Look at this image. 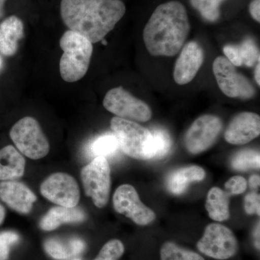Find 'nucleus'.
<instances>
[{
    "mask_svg": "<svg viewBox=\"0 0 260 260\" xmlns=\"http://www.w3.org/2000/svg\"><path fill=\"white\" fill-rule=\"evenodd\" d=\"M225 188L230 195L241 194L246 191L247 182L241 176H234L225 182Z\"/></svg>",
    "mask_w": 260,
    "mask_h": 260,
    "instance_id": "nucleus-30",
    "label": "nucleus"
},
{
    "mask_svg": "<svg viewBox=\"0 0 260 260\" xmlns=\"http://www.w3.org/2000/svg\"><path fill=\"white\" fill-rule=\"evenodd\" d=\"M24 37L23 21L11 15L0 23V54L11 56L16 54L18 42Z\"/></svg>",
    "mask_w": 260,
    "mask_h": 260,
    "instance_id": "nucleus-16",
    "label": "nucleus"
},
{
    "mask_svg": "<svg viewBox=\"0 0 260 260\" xmlns=\"http://www.w3.org/2000/svg\"><path fill=\"white\" fill-rule=\"evenodd\" d=\"M260 134V117L252 112H242L231 121L224 134L228 143L245 145Z\"/></svg>",
    "mask_w": 260,
    "mask_h": 260,
    "instance_id": "nucleus-14",
    "label": "nucleus"
},
{
    "mask_svg": "<svg viewBox=\"0 0 260 260\" xmlns=\"http://www.w3.org/2000/svg\"><path fill=\"white\" fill-rule=\"evenodd\" d=\"M5 215H6V213H5L4 207L0 204V225H2L3 222H4Z\"/></svg>",
    "mask_w": 260,
    "mask_h": 260,
    "instance_id": "nucleus-38",
    "label": "nucleus"
},
{
    "mask_svg": "<svg viewBox=\"0 0 260 260\" xmlns=\"http://www.w3.org/2000/svg\"><path fill=\"white\" fill-rule=\"evenodd\" d=\"M85 194L94 205L103 208L107 205L111 190V169L107 159L97 156L81 170Z\"/></svg>",
    "mask_w": 260,
    "mask_h": 260,
    "instance_id": "nucleus-6",
    "label": "nucleus"
},
{
    "mask_svg": "<svg viewBox=\"0 0 260 260\" xmlns=\"http://www.w3.org/2000/svg\"><path fill=\"white\" fill-rule=\"evenodd\" d=\"M103 104L108 112L126 120L146 122L152 117V111L148 104L121 86L109 90Z\"/></svg>",
    "mask_w": 260,
    "mask_h": 260,
    "instance_id": "nucleus-7",
    "label": "nucleus"
},
{
    "mask_svg": "<svg viewBox=\"0 0 260 260\" xmlns=\"http://www.w3.org/2000/svg\"><path fill=\"white\" fill-rule=\"evenodd\" d=\"M102 42L103 44H104V45H106V44H107V42H106L105 40H104V39H103V40L102 41Z\"/></svg>",
    "mask_w": 260,
    "mask_h": 260,
    "instance_id": "nucleus-40",
    "label": "nucleus"
},
{
    "mask_svg": "<svg viewBox=\"0 0 260 260\" xmlns=\"http://www.w3.org/2000/svg\"><path fill=\"white\" fill-rule=\"evenodd\" d=\"M223 128L221 119L214 115L200 116L191 124L184 137V145L189 153L199 154L213 146Z\"/></svg>",
    "mask_w": 260,
    "mask_h": 260,
    "instance_id": "nucleus-10",
    "label": "nucleus"
},
{
    "mask_svg": "<svg viewBox=\"0 0 260 260\" xmlns=\"http://www.w3.org/2000/svg\"><path fill=\"white\" fill-rule=\"evenodd\" d=\"M0 199L12 210L28 214L37 198L25 184L13 180L0 182Z\"/></svg>",
    "mask_w": 260,
    "mask_h": 260,
    "instance_id": "nucleus-15",
    "label": "nucleus"
},
{
    "mask_svg": "<svg viewBox=\"0 0 260 260\" xmlns=\"http://www.w3.org/2000/svg\"><path fill=\"white\" fill-rule=\"evenodd\" d=\"M111 128L126 155L137 160H150L154 157V140L150 130L135 121L113 117Z\"/></svg>",
    "mask_w": 260,
    "mask_h": 260,
    "instance_id": "nucleus-4",
    "label": "nucleus"
},
{
    "mask_svg": "<svg viewBox=\"0 0 260 260\" xmlns=\"http://www.w3.org/2000/svg\"><path fill=\"white\" fill-rule=\"evenodd\" d=\"M223 53L225 58L235 67L242 66V61L239 54V48L237 45L225 46L223 47Z\"/></svg>",
    "mask_w": 260,
    "mask_h": 260,
    "instance_id": "nucleus-32",
    "label": "nucleus"
},
{
    "mask_svg": "<svg viewBox=\"0 0 260 260\" xmlns=\"http://www.w3.org/2000/svg\"><path fill=\"white\" fill-rule=\"evenodd\" d=\"M198 250L213 259H230L239 251V243L231 229L218 223L209 224L197 244Z\"/></svg>",
    "mask_w": 260,
    "mask_h": 260,
    "instance_id": "nucleus-8",
    "label": "nucleus"
},
{
    "mask_svg": "<svg viewBox=\"0 0 260 260\" xmlns=\"http://www.w3.org/2000/svg\"><path fill=\"white\" fill-rule=\"evenodd\" d=\"M260 64L259 62L256 64L255 71H254V78H255L256 83L260 85Z\"/></svg>",
    "mask_w": 260,
    "mask_h": 260,
    "instance_id": "nucleus-36",
    "label": "nucleus"
},
{
    "mask_svg": "<svg viewBox=\"0 0 260 260\" xmlns=\"http://www.w3.org/2000/svg\"><path fill=\"white\" fill-rule=\"evenodd\" d=\"M125 13L121 0H61L60 3L65 25L92 44L102 42Z\"/></svg>",
    "mask_w": 260,
    "mask_h": 260,
    "instance_id": "nucleus-1",
    "label": "nucleus"
},
{
    "mask_svg": "<svg viewBox=\"0 0 260 260\" xmlns=\"http://www.w3.org/2000/svg\"><path fill=\"white\" fill-rule=\"evenodd\" d=\"M63 54L59 61L61 78L68 83L78 81L86 75L93 54V44L81 34L68 30L59 40Z\"/></svg>",
    "mask_w": 260,
    "mask_h": 260,
    "instance_id": "nucleus-3",
    "label": "nucleus"
},
{
    "mask_svg": "<svg viewBox=\"0 0 260 260\" xmlns=\"http://www.w3.org/2000/svg\"><path fill=\"white\" fill-rule=\"evenodd\" d=\"M113 205L117 213L142 226L155 220V213L142 203L138 191L130 184H123L116 189L113 196Z\"/></svg>",
    "mask_w": 260,
    "mask_h": 260,
    "instance_id": "nucleus-12",
    "label": "nucleus"
},
{
    "mask_svg": "<svg viewBox=\"0 0 260 260\" xmlns=\"http://www.w3.org/2000/svg\"><path fill=\"white\" fill-rule=\"evenodd\" d=\"M205 175L204 169L198 166L180 168L169 174L166 186L172 194H181L185 192L191 183L203 181Z\"/></svg>",
    "mask_w": 260,
    "mask_h": 260,
    "instance_id": "nucleus-18",
    "label": "nucleus"
},
{
    "mask_svg": "<svg viewBox=\"0 0 260 260\" xmlns=\"http://www.w3.org/2000/svg\"><path fill=\"white\" fill-rule=\"evenodd\" d=\"M244 209L248 215L256 214L259 216V194L256 192H250L246 195L244 198Z\"/></svg>",
    "mask_w": 260,
    "mask_h": 260,
    "instance_id": "nucleus-31",
    "label": "nucleus"
},
{
    "mask_svg": "<svg viewBox=\"0 0 260 260\" xmlns=\"http://www.w3.org/2000/svg\"><path fill=\"white\" fill-rule=\"evenodd\" d=\"M249 12L251 17L257 21L260 22V0H253L249 6Z\"/></svg>",
    "mask_w": 260,
    "mask_h": 260,
    "instance_id": "nucleus-33",
    "label": "nucleus"
},
{
    "mask_svg": "<svg viewBox=\"0 0 260 260\" xmlns=\"http://www.w3.org/2000/svg\"><path fill=\"white\" fill-rule=\"evenodd\" d=\"M204 51L196 42H190L183 48L176 61L174 78L179 85L190 83L204 61Z\"/></svg>",
    "mask_w": 260,
    "mask_h": 260,
    "instance_id": "nucleus-13",
    "label": "nucleus"
},
{
    "mask_svg": "<svg viewBox=\"0 0 260 260\" xmlns=\"http://www.w3.org/2000/svg\"><path fill=\"white\" fill-rule=\"evenodd\" d=\"M86 218L85 212L80 208L58 206L51 208L41 220V229L45 232L55 230L61 224L80 223Z\"/></svg>",
    "mask_w": 260,
    "mask_h": 260,
    "instance_id": "nucleus-17",
    "label": "nucleus"
},
{
    "mask_svg": "<svg viewBox=\"0 0 260 260\" xmlns=\"http://www.w3.org/2000/svg\"><path fill=\"white\" fill-rule=\"evenodd\" d=\"M10 136L19 151L29 158L38 160L47 156L50 145L37 119L25 116L10 129Z\"/></svg>",
    "mask_w": 260,
    "mask_h": 260,
    "instance_id": "nucleus-5",
    "label": "nucleus"
},
{
    "mask_svg": "<svg viewBox=\"0 0 260 260\" xmlns=\"http://www.w3.org/2000/svg\"><path fill=\"white\" fill-rule=\"evenodd\" d=\"M205 20L215 22L220 17V5L223 0H189Z\"/></svg>",
    "mask_w": 260,
    "mask_h": 260,
    "instance_id": "nucleus-26",
    "label": "nucleus"
},
{
    "mask_svg": "<svg viewBox=\"0 0 260 260\" xmlns=\"http://www.w3.org/2000/svg\"><path fill=\"white\" fill-rule=\"evenodd\" d=\"M73 260H80V259H73Z\"/></svg>",
    "mask_w": 260,
    "mask_h": 260,
    "instance_id": "nucleus-41",
    "label": "nucleus"
},
{
    "mask_svg": "<svg viewBox=\"0 0 260 260\" xmlns=\"http://www.w3.org/2000/svg\"><path fill=\"white\" fill-rule=\"evenodd\" d=\"M254 237L256 249H259V222L256 224L255 229H254Z\"/></svg>",
    "mask_w": 260,
    "mask_h": 260,
    "instance_id": "nucleus-35",
    "label": "nucleus"
},
{
    "mask_svg": "<svg viewBox=\"0 0 260 260\" xmlns=\"http://www.w3.org/2000/svg\"><path fill=\"white\" fill-rule=\"evenodd\" d=\"M160 260H205L194 251L184 249L175 243L167 242L160 248Z\"/></svg>",
    "mask_w": 260,
    "mask_h": 260,
    "instance_id": "nucleus-23",
    "label": "nucleus"
},
{
    "mask_svg": "<svg viewBox=\"0 0 260 260\" xmlns=\"http://www.w3.org/2000/svg\"><path fill=\"white\" fill-rule=\"evenodd\" d=\"M44 249L51 257L58 260L70 259L78 255L85 249V244L79 238L61 239L51 238L44 242Z\"/></svg>",
    "mask_w": 260,
    "mask_h": 260,
    "instance_id": "nucleus-20",
    "label": "nucleus"
},
{
    "mask_svg": "<svg viewBox=\"0 0 260 260\" xmlns=\"http://www.w3.org/2000/svg\"><path fill=\"white\" fill-rule=\"evenodd\" d=\"M260 182V177L259 175H253L250 177V179H249V184H250V186L251 188H255L258 187L259 186Z\"/></svg>",
    "mask_w": 260,
    "mask_h": 260,
    "instance_id": "nucleus-34",
    "label": "nucleus"
},
{
    "mask_svg": "<svg viewBox=\"0 0 260 260\" xmlns=\"http://www.w3.org/2000/svg\"><path fill=\"white\" fill-rule=\"evenodd\" d=\"M7 0H0V20L5 15V5Z\"/></svg>",
    "mask_w": 260,
    "mask_h": 260,
    "instance_id": "nucleus-37",
    "label": "nucleus"
},
{
    "mask_svg": "<svg viewBox=\"0 0 260 260\" xmlns=\"http://www.w3.org/2000/svg\"><path fill=\"white\" fill-rule=\"evenodd\" d=\"M25 160L13 145L0 150V181H13L24 175Z\"/></svg>",
    "mask_w": 260,
    "mask_h": 260,
    "instance_id": "nucleus-19",
    "label": "nucleus"
},
{
    "mask_svg": "<svg viewBox=\"0 0 260 260\" xmlns=\"http://www.w3.org/2000/svg\"><path fill=\"white\" fill-rule=\"evenodd\" d=\"M3 67H4V60H3V56H2L1 54H0V72L3 70Z\"/></svg>",
    "mask_w": 260,
    "mask_h": 260,
    "instance_id": "nucleus-39",
    "label": "nucleus"
},
{
    "mask_svg": "<svg viewBox=\"0 0 260 260\" xmlns=\"http://www.w3.org/2000/svg\"><path fill=\"white\" fill-rule=\"evenodd\" d=\"M231 164L234 170L245 172L250 169H259V152L244 149L233 155Z\"/></svg>",
    "mask_w": 260,
    "mask_h": 260,
    "instance_id": "nucleus-22",
    "label": "nucleus"
},
{
    "mask_svg": "<svg viewBox=\"0 0 260 260\" xmlns=\"http://www.w3.org/2000/svg\"><path fill=\"white\" fill-rule=\"evenodd\" d=\"M19 240H20V237L16 232L0 233V260L8 259L10 246L16 244Z\"/></svg>",
    "mask_w": 260,
    "mask_h": 260,
    "instance_id": "nucleus-29",
    "label": "nucleus"
},
{
    "mask_svg": "<svg viewBox=\"0 0 260 260\" xmlns=\"http://www.w3.org/2000/svg\"><path fill=\"white\" fill-rule=\"evenodd\" d=\"M238 48L242 65L251 68L259 62V49L252 39H245L242 44L238 45Z\"/></svg>",
    "mask_w": 260,
    "mask_h": 260,
    "instance_id": "nucleus-27",
    "label": "nucleus"
},
{
    "mask_svg": "<svg viewBox=\"0 0 260 260\" xmlns=\"http://www.w3.org/2000/svg\"><path fill=\"white\" fill-rule=\"evenodd\" d=\"M124 253L123 243L118 239H112L104 244L94 260H119Z\"/></svg>",
    "mask_w": 260,
    "mask_h": 260,
    "instance_id": "nucleus-28",
    "label": "nucleus"
},
{
    "mask_svg": "<svg viewBox=\"0 0 260 260\" xmlns=\"http://www.w3.org/2000/svg\"><path fill=\"white\" fill-rule=\"evenodd\" d=\"M154 140L153 159H162L167 157L172 148V140L167 130L162 128H154L150 130Z\"/></svg>",
    "mask_w": 260,
    "mask_h": 260,
    "instance_id": "nucleus-24",
    "label": "nucleus"
},
{
    "mask_svg": "<svg viewBox=\"0 0 260 260\" xmlns=\"http://www.w3.org/2000/svg\"><path fill=\"white\" fill-rule=\"evenodd\" d=\"M189 30L185 7L178 1L164 3L154 10L145 25V47L153 56H175L184 46Z\"/></svg>",
    "mask_w": 260,
    "mask_h": 260,
    "instance_id": "nucleus-2",
    "label": "nucleus"
},
{
    "mask_svg": "<svg viewBox=\"0 0 260 260\" xmlns=\"http://www.w3.org/2000/svg\"><path fill=\"white\" fill-rule=\"evenodd\" d=\"M92 152L97 156L107 158L114 155L119 149V143L114 135H104L95 140L92 145Z\"/></svg>",
    "mask_w": 260,
    "mask_h": 260,
    "instance_id": "nucleus-25",
    "label": "nucleus"
},
{
    "mask_svg": "<svg viewBox=\"0 0 260 260\" xmlns=\"http://www.w3.org/2000/svg\"><path fill=\"white\" fill-rule=\"evenodd\" d=\"M43 197L54 204L74 208L80 199V191L75 178L66 173L51 174L43 181L40 187Z\"/></svg>",
    "mask_w": 260,
    "mask_h": 260,
    "instance_id": "nucleus-11",
    "label": "nucleus"
},
{
    "mask_svg": "<svg viewBox=\"0 0 260 260\" xmlns=\"http://www.w3.org/2000/svg\"><path fill=\"white\" fill-rule=\"evenodd\" d=\"M226 191L219 187H213L208 191L205 208L210 218L215 221H225L230 218L229 198Z\"/></svg>",
    "mask_w": 260,
    "mask_h": 260,
    "instance_id": "nucleus-21",
    "label": "nucleus"
},
{
    "mask_svg": "<svg viewBox=\"0 0 260 260\" xmlns=\"http://www.w3.org/2000/svg\"><path fill=\"white\" fill-rule=\"evenodd\" d=\"M213 71L219 88L226 96L248 100L255 95V88L249 80L238 73L235 66L224 56L215 59Z\"/></svg>",
    "mask_w": 260,
    "mask_h": 260,
    "instance_id": "nucleus-9",
    "label": "nucleus"
}]
</instances>
